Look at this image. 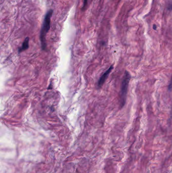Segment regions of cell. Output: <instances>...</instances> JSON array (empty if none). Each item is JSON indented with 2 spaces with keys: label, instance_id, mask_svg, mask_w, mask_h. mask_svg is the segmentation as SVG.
Here are the masks:
<instances>
[{
  "label": "cell",
  "instance_id": "1",
  "mask_svg": "<svg viewBox=\"0 0 172 173\" xmlns=\"http://www.w3.org/2000/svg\"><path fill=\"white\" fill-rule=\"evenodd\" d=\"M53 13V10H49L46 14L44 17L42 29L40 31V38L42 49H46L47 44H46V35L49 31L51 26V18Z\"/></svg>",
  "mask_w": 172,
  "mask_h": 173
},
{
  "label": "cell",
  "instance_id": "2",
  "mask_svg": "<svg viewBox=\"0 0 172 173\" xmlns=\"http://www.w3.org/2000/svg\"><path fill=\"white\" fill-rule=\"evenodd\" d=\"M131 75L130 73L127 71H125L124 75L123 77V81L121 85V91L120 93V103L121 106L124 105L126 100L127 93L128 90V86L129 84Z\"/></svg>",
  "mask_w": 172,
  "mask_h": 173
},
{
  "label": "cell",
  "instance_id": "3",
  "mask_svg": "<svg viewBox=\"0 0 172 173\" xmlns=\"http://www.w3.org/2000/svg\"><path fill=\"white\" fill-rule=\"evenodd\" d=\"M113 68V66H111L110 68L101 77V78L99 80V82H98V86H99V87H101L103 86V84H104V82L106 80L107 77H108L109 75L112 71Z\"/></svg>",
  "mask_w": 172,
  "mask_h": 173
},
{
  "label": "cell",
  "instance_id": "4",
  "mask_svg": "<svg viewBox=\"0 0 172 173\" xmlns=\"http://www.w3.org/2000/svg\"><path fill=\"white\" fill-rule=\"evenodd\" d=\"M29 42H30V38L27 37L25 39L24 42L22 44L21 47L19 49V53H20L22 51H24L26 50L29 47Z\"/></svg>",
  "mask_w": 172,
  "mask_h": 173
},
{
  "label": "cell",
  "instance_id": "5",
  "mask_svg": "<svg viewBox=\"0 0 172 173\" xmlns=\"http://www.w3.org/2000/svg\"><path fill=\"white\" fill-rule=\"evenodd\" d=\"M167 8H168V10H170V11L172 10V0H168Z\"/></svg>",
  "mask_w": 172,
  "mask_h": 173
},
{
  "label": "cell",
  "instance_id": "6",
  "mask_svg": "<svg viewBox=\"0 0 172 173\" xmlns=\"http://www.w3.org/2000/svg\"><path fill=\"white\" fill-rule=\"evenodd\" d=\"M83 9H85V8L86 7L87 4V0H83Z\"/></svg>",
  "mask_w": 172,
  "mask_h": 173
},
{
  "label": "cell",
  "instance_id": "7",
  "mask_svg": "<svg viewBox=\"0 0 172 173\" xmlns=\"http://www.w3.org/2000/svg\"><path fill=\"white\" fill-rule=\"evenodd\" d=\"M168 89H172V77L171 78V80L169 86H168Z\"/></svg>",
  "mask_w": 172,
  "mask_h": 173
},
{
  "label": "cell",
  "instance_id": "8",
  "mask_svg": "<svg viewBox=\"0 0 172 173\" xmlns=\"http://www.w3.org/2000/svg\"><path fill=\"white\" fill-rule=\"evenodd\" d=\"M153 27H154V30H156V24H154Z\"/></svg>",
  "mask_w": 172,
  "mask_h": 173
}]
</instances>
